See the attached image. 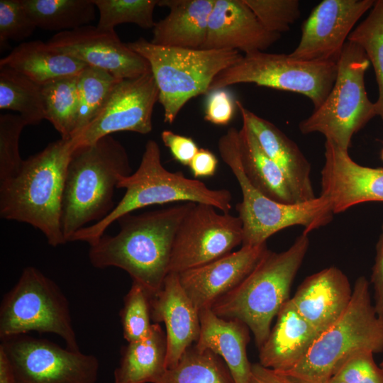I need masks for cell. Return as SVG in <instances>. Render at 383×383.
I'll return each instance as SVG.
<instances>
[{
  "instance_id": "cell-1",
  "label": "cell",
  "mask_w": 383,
  "mask_h": 383,
  "mask_svg": "<svg viewBox=\"0 0 383 383\" xmlns=\"http://www.w3.org/2000/svg\"><path fill=\"white\" fill-rule=\"evenodd\" d=\"M195 203L185 202L118 219L119 231L104 234L89 246L94 267H115L126 271L150 296L162 288L168 274L174 239L182 219Z\"/></svg>"
},
{
  "instance_id": "cell-2",
  "label": "cell",
  "mask_w": 383,
  "mask_h": 383,
  "mask_svg": "<svg viewBox=\"0 0 383 383\" xmlns=\"http://www.w3.org/2000/svg\"><path fill=\"white\" fill-rule=\"evenodd\" d=\"M70 140L59 139L23 160L18 171L0 182V216L28 223L52 247L67 243L62 229V205Z\"/></svg>"
},
{
  "instance_id": "cell-3",
  "label": "cell",
  "mask_w": 383,
  "mask_h": 383,
  "mask_svg": "<svg viewBox=\"0 0 383 383\" xmlns=\"http://www.w3.org/2000/svg\"><path fill=\"white\" fill-rule=\"evenodd\" d=\"M131 174L128 152L111 135L72 150L62 205V229L67 243L80 229L109 215L116 206L114 189Z\"/></svg>"
},
{
  "instance_id": "cell-4",
  "label": "cell",
  "mask_w": 383,
  "mask_h": 383,
  "mask_svg": "<svg viewBox=\"0 0 383 383\" xmlns=\"http://www.w3.org/2000/svg\"><path fill=\"white\" fill-rule=\"evenodd\" d=\"M309 247L308 234L302 233L286 250H268L253 270L218 298L211 309L219 317L246 324L260 348L270 333L273 318L290 299L291 286Z\"/></svg>"
},
{
  "instance_id": "cell-5",
  "label": "cell",
  "mask_w": 383,
  "mask_h": 383,
  "mask_svg": "<svg viewBox=\"0 0 383 383\" xmlns=\"http://www.w3.org/2000/svg\"><path fill=\"white\" fill-rule=\"evenodd\" d=\"M160 149L149 140L138 169L121 179L117 189L126 192L114 209L102 221L76 232L70 242L81 241L89 246L121 217L145 206L171 202H193L214 206L223 213L232 209V194L226 189H212L198 179L186 177L182 172H170L161 162Z\"/></svg>"
},
{
  "instance_id": "cell-6",
  "label": "cell",
  "mask_w": 383,
  "mask_h": 383,
  "mask_svg": "<svg viewBox=\"0 0 383 383\" xmlns=\"http://www.w3.org/2000/svg\"><path fill=\"white\" fill-rule=\"evenodd\" d=\"M383 352V316L372 302L370 283L359 277L343 315L322 332L304 357L292 368L277 372L296 383H328L337 366L360 350Z\"/></svg>"
},
{
  "instance_id": "cell-7",
  "label": "cell",
  "mask_w": 383,
  "mask_h": 383,
  "mask_svg": "<svg viewBox=\"0 0 383 383\" xmlns=\"http://www.w3.org/2000/svg\"><path fill=\"white\" fill-rule=\"evenodd\" d=\"M126 44L149 62L159 89L164 122L169 124L174 123L187 101L209 94L214 78L243 57L234 50L164 47L143 38Z\"/></svg>"
},
{
  "instance_id": "cell-8",
  "label": "cell",
  "mask_w": 383,
  "mask_h": 383,
  "mask_svg": "<svg viewBox=\"0 0 383 383\" xmlns=\"http://www.w3.org/2000/svg\"><path fill=\"white\" fill-rule=\"evenodd\" d=\"M221 159L235 177L241 189L242 201L236 204L243 225L242 246L266 243L274 233L288 227L301 226L309 233L331 222L333 213L328 200L320 195L315 199L292 204L274 201L256 190L245 177L239 152L238 130L230 128L218 141Z\"/></svg>"
},
{
  "instance_id": "cell-9",
  "label": "cell",
  "mask_w": 383,
  "mask_h": 383,
  "mask_svg": "<svg viewBox=\"0 0 383 383\" xmlns=\"http://www.w3.org/2000/svg\"><path fill=\"white\" fill-rule=\"evenodd\" d=\"M370 62L365 51L348 40L338 60L335 80L320 106L299 123L302 134L319 133L336 147L348 150L355 133L376 116L365 89Z\"/></svg>"
},
{
  "instance_id": "cell-10",
  "label": "cell",
  "mask_w": 383,
  "mask_h": 383,
  "mask_svg": "<svg viewBox=\"0 0 383 383\" xmlns=\"http://www.w3.org/2000/svg\"><path fill=\"white\" fill-rule=\"evenodd\" d=\"M30 331L56 334L67 348L79 350L65 295L54 281L28 266L2 299L0 338Z\"/></svg>"
},
{
  "instance_id": "cell-11",
  "label": "cell",
  "mask_w": 383,
  "mask_h": 383,
  "mask_svg": "<svg viewBox=\"0 0 383 383\" xmlns=\"http://www.w3.org/2000/svg\"><path fill=\"white\" fill-rule=\"evenodd\" d=\"M338 60L305 61L289 54L256 52L243 55L212 81L209 93L240 83H251L302 94L314 109L328 96L335 80Z\"/></svg>"
},
{
  "instance_id": "cell-12",
  "label": "cell",
  "mask_w": 383,
  "mask_h": 383,
  "mask_svg": "<svg viewBox=\"0 0 383 383\" xmlns=\"http://www.w3.org/2000/svg\"><path fill=\"white\" fill-rule=\"evenodd\" d=\"M15 383H96L98 358L28 334L1 340Z\"/></svg>"
},
{
  "instance_id": "cell-13",
  "label": "cell",
  "mask_w": 383,
  "mask_h": 383,
  "mask_svg": "<svg viewBox=\"0 0 383 383\" xmlns=\"http://www.w3.org/2000/svg\"><path fill=\"white\" fill-rule=\"evenodd\" d=\"M214 206L195 203L177 231L168 273L179 274L228 253L243 242L238 216L218 213Z\"/></svg>"
},
{
  "instance_id": "cell-14",
  "label": "cell",
  "mask_w": 383,
  "mask_h": 383,
  "mask_svg": "<svg viewBox=\"0 0 383 383\" xmlns=\"http://www.w3.org/2000/svg\"><path fill=\"white\" fill-rule=\"evenodd\" d=\"M158 99L159 89L151 72L120 79L96 116L70 139L72 150L118 131L150 133L153 109Z\"/></svg>"
},
{
  "instance_id": "cell-15",
  "label": "cell",
  "mask_w": 383,
  "mask_h": 383,
  "mask_svg": "<svg viewBox=\"0 0 383 383\" xmlns=\"http://www.w3.org/2000/svg\"><path fill=\"white\" fill-rule=\"evenodd\" d=\"M374 2L321 1L304 21L299 44L289 55L305 61L338 60L354 26Z\"/></svg>"
},
{
  "instance_id": "cell-16",
  "label": "cell",
  "mask_w": 383,
  "mask_h": 383,
  "mask_svg": "<svg viewBox=\"0 0 383 383\" xmlns=\"http://www.w3.org/2000/svg\"><path fill=\"white\" fill-rule=\"evenodd\" d=\"M47 43L119 79L135 78L151 72L148 60L122 43L115 30H103L96 26L87 25L56 33Z\"/></svg>"
},
{
  "instance_id": "cell-17",
  "label": "cell",
  "mask_w": 383,
  "mask_h": 383,
  "mask_svg": "<svg viewBox=\"0 0 383 383\" xmlns=\"http://www.w3.org/2000/svg\"><path fill=\"white\" fill-rule=\"evenodd\" d=\"M325 162L321 171V195L335 213L365 202L383 201V167L359 165L348 150L325 143Z\"/></svg>"
},
{
  "instance_id": "cell-18",
  "label": "cell",
  "mask_w": 383,
  "mask_h": 383,
  "mask_svg": "<svg viewBox=\"0 0 383 383\" xmlns=\"http://www.w3.org/2000/svg\"><path fill=\"white\" fill-rule=\"evenodd\" d=\"M268 250L266 243L242 246L202 266L178 274L180 284L200 311L239 284Z\"/></svg>"
},
{
  "instance_id": "cell-19",
  "label": "cell",
  "mask_w": 383,
  "mask_h": 383,
  "mask_svg": "<svg viewBox=\"0 0 383 383\" xmlns=\"http://www.w3.org/2000/svg\"><path fill=\"white\" fill-rule=\"evenodd\" d=\"M281 38L266 30L243 0H216L208 23L204 50L265 52Z\"/></svg>"
},
{
  "instance_id": "cell-20",
  "label": "cell",
  "mask_w": 383,
  "mask_h": 383,
  "mask_svg": "<svg viewBox=\"0 0 383 383\" xmlns=\"http://www.w3.org/2000/svg\"><path fill=\"white\" fill-rule=\"evenodd\" d=\"M154 323H164L167 337V369L174 367L200 334L199 311L184 291L179 275L168 273L161 289L150 297Z\"/></svg>"
},
{
  "instance_id": "cell-21",
  "label": "cell",
  "mask_w": 383,
  "mask_h": 383,
  "mask_svg": "<svg viewBox=\"0 0 383 383\" xmlns=\"http://www.w3.org/2000/svg\"><path fill=\"white\" fill-rule=\"evenodd\" d=\"M352 296L347 276L331 266L305 278L291 301L300 315L321 333L343 315Z\"/></svg>"
},
{
  "instance_id": "cell-22",
  "label": "cell",
  "mask_w": 383,
  "mask_h": 383,
  "mask_svg": "<svg viewBox=\"0 0 383 383\" xmlns=\"http://www.w3.org/2000/svg\"><path fill=\"white\" fill-rule=\"evenodd\" d=\"M243 123L255 135L265 153L280 168L286 177L297 203L315 199L311 166L297 144L272 122L261 118L236 100Z\"/></svg>"
},
{
  "instance_id": "cell-23",
  "label": "cell",
  "mask_w": 383,
  "mask_h": 383,
  "mask_svg": "<svg viewBox=\"0 0 383 383\" xmlns=\"http://www.w3.org/2000/svg\"><path fill=\"white\" fill-rule=\"evenodd\" d=\"M270 333L259 348V363L284 372L299 363L321 334L298 312L291 299L279 309Z\"/></svg>"
},
{
  "instance_id": "cell-24",
  "label": "cell",
  "mask_w": 383,
  "mask_h": 383,
  "mask_svg": "<svg viewBox=\"0 0 383 383\" xmlns=\"http://www.w3.org/2000/svg\"><path fill=\"white\" fill-rule=\"evenodd\" d=\"M200 334L195 346L219 355L227 365L235 383H249L252 364L247 355L250 329L238 319L219 317L211 309L199 311Z\"/></svg>"
},
{
  "instance_id": "cell-25",
  "label": "cell",
  "mask_w": 383,
  "mask_h": 383,
  "mask_svg": "<svg viewBox=\"0 0 383 383\" xmlns=\"http://www.w3.org/2000/svg\"><path fill=\"white\" fill-rule=\"evenodd\" d=\"M216 0H160L169 13L155 23L152 44L172 48L201 49Z\"/></svg>"
},
{
  "instance_id": "cell-26",
  "label": "cell",
  "mask_w": 383,
  "mask_h": 383,
  "mask_svg": "<svg viewBox=\"0 0 383 383\" xmlns=\"http://www.w3.org/2000/svg\"><path fill=\"white\" fill-rule=\"evenodd\" d=\"M87 66L38 40L19 44L0 60V67L11 68L40 86L79 76Z\"/></svg>"
},
{
  "instance_id": "cell-27",
  "label": "cell",
  "mask_w": 383,
  "mask_h": 383,
  "mask_svg": "<svg viewBox=\"0 0 383 383\" xmlns=\"http://www.w3.org/2000/svg\"><path fill=\"white\" fill-rule=\"evenodd\" d=\"M167 337L160 323H152L145 338L128 342L121 351L114 383H158L166 372Z\"/></svg>"
},
{
  "instance_id": "cell-28",
  "label": "cell",
  "mask_w": 383,
  "mask_h": 383,
  "mask_svg": "<svg viewBox=\"0 0 383 383\" xmlns=\"http://www.w3.org/2000/svg\"><path fill=\"white\" fill-rule=\"evenodd\" d=\"M238 142L242 167L250 184L274 201L296 204L284 173L265 153L252 131L244 123L238 130Z\"/></svg>"
},
{
  "instance_id": "cell-29",
  "label": "cell",
  "mask_w": 383,
  "mask_h": 383,
  "mask_svg": "<svg viewBox=\"0 0 383 383\" xmlns=\"http://www.w3.org/2000/svg\"><path fill=\"white\" fill-rule=\"evenodd\" d=\"M37 28L62 31L87 26L96 18L92 0H21Z\"/></svg>"
},
{
  "instance_id": "cell-30",
  "label": "cell",
  "mask_w": 383,
  "mask_h": 383,
  "mask_svg": "<svg viewBox=\"0 0 383 383\" xmlns=\"http://www.w3.org/2000/svg\"><path fill=\"white\" fill-rule=\"evenodd\" d=\"M0 109L16 111L27 126L45 119L41 86L21 73L0 67Z\"/></svg>"
},
{
  "instance_id": "cell-31",
  "label": "cell",
  "mask_w": 383,
  "mask_h": 383,
  "mask_svg": "<svg viewBox=\"0 0 383 383\" xmlns=\"http://www.w3.org/2000/svg\"><path fill=\"white\" fill-rule=\"evenodd\" d=\"M158 383H235L232 374L218 355L201 350L194 344L177 364L167 369Z\"/></svg>"
},
{
  "instance_id": "cell-32",
  "label": "cell",
  "mask_w": 383,
  "mask_h": 383,
  "mask_svg": "<svg viewBox=\"0 0 383 383\" xmlns=\"http://www.w3.org/2000/svg\"><path fill=\"white\" fill-rule=\"evenodd\" d=\"M78 76L62 78L41 86L45 119L64 140L72 139L79 112Z\"/></svg>"
},
{
  "instance_id": "cell-33",
  "label": "cell",
  "mask_w": 383,
  "mask_h": 383,
  "mask_svg": "<svg viewBox=\"0 0 383 383\" xmlns=\"http://www.w3.org/2000/svg\"><path fill=\"white\" fill-rule=\"evenodd\" d=\"M348 40L365 51L374 68L378 87L374 109L383 121V0L375 1L368 16L352 30Z\"/></svg>"
},
{
  "instance_id": "cell-34",
  "label": "cell",
  "mask_w": 383,
  "mask_h": 383,
  "mask_svg": "<svg viewBox=\"0 0 383 383\" xmlns=\"http://www.w3.org/2000/svg\"><path fill=\"white\" fill-rule=\"evenodd\" d=\"M119 80L104 70L89 65L78 76L79 112L72 138L96 116Z\"/></svg>"
},
{
  "instance_id": "cell-35",
  "label": "cell",
  "mask_w": 383,
  "mask_h": 383,
  "mask_svg": "<svg viewBox=\"0 0 383 383\" xmlns=\"http://www.w3.org/2000/svg\"><path fill=\"white\" fill-rule=\"evenodd\" d=\"M99 12L96 27L103 30H115V26L125 23L142 28H154L155 7L158 0H92Z\"/></svg>"
},
{
  "instance_id": "cell-36",
  "label": "cell",
  "mask_w": 383,
  "mask_h": 383,
  "mask_svg": "<svg viewBox=\"0 0 383 383\" xmlns=\"http://www.w3.org/2000/svg\"><path fill=\"white\" fill-rule=\"evenodd\" d=\"M150 299L147 291L133 282L120 312L123 335L128 343L143 339L150 334L152 326Z\"/></svg>"
},
{
  "instance_id": "cell-37",
  "label": "cell",
  "mask_w": 383,
  "mask_h": 383,
  "mask_svg": "<svg viewBox=\"0 0 383 383\" xmlns=\"http://www.w3.org/2000/svg\"><path fill=\"white\" fill-rule=\"evenodd\" d=\"M26 126L18 114L0 115V182L14 175L23 163L19 141Z\"/></svg>"
},
{
  "instance_id": "cell-38",
  "label": "cell",
  "mask_w": 383,
  "mask_h": 383,
  "mask_svg": "<svg viewBox=\"0 0 383 383\" xmlns=\"http://www.w3.org/2000/svg\"><path fill=\"white\" fill-rule=\"evenodd\" d=\"M264 28L280 34L289 30L300 16L298 0H243Z\"/></svg>"
},
{
  "instance_id": "cell-39",
  "label": "cell",
  "mask_w": 383,
  "mask_h": 383,
  "mask_svg": "<svg viewBox=\"0 0 383 383\" xmlns=\"http://www.w3.org/2000/svg\"><path fill=\"white\" fill-rule=\"evenodd\" d=\"M36 26L21 0L0 1V44L8 40L21 41L31 35Z\"/></svg>"
},
{
  "instance_id": "cell-40",
  "label": "cell",
  "mask_w": 383,
  "mask_h": 383,
  "mask_svg": "<svg viewBox=\"0 0 383 383\" xmlns=\"http://www.w3.org/2000/svg\"><path fill=\"white\" fill-rule=\"evenodd\" d=\"M370 350L353 353L335 368L333 377L346 383H383V370Z\"/></svg>"
},
{
  "instance_id": "cell-41",
  "label": "cell",
  "mask_w": 383,
  "mask_h": 383,
  "mask_svg": "<svg viewBox=\"0 0 383 383\" xmlns=\"http://www.w3.org/2000/svg\"><path fill=\"white\" fill-rule=\"evenodd\" d=\"M235 106V101L226 88L211 91L207 97L204 119L215 125H227L233 116Z\"/></svg>"
},
{
  "instance_id": "cell-42",
  "label": "cell",
  "mask_w": 383,
  "mask_h": 383,
  "mask_svg": "<svg viewBox=\"0 0 383 383\" xmlns=\"http://www.w3.org/2000/svg\"><path fill=\"white\" fill-rule=\"evenodd\" d=\"M161 139L170 150L174 159L183 165L189 166L199 150L192 138L177 134L169 130H165L161 133Z\"/></svg>"
},
{
  "instance_id": "cell-43",
  "label": "cell",
  "mask_w": 383,
  "mask_h": 383,
  "mask_svg": "<svg viewBox=\"0 0 383 383\" xmlns=\"http://www.w3.org/2000/svg\"><path fill=\"white\" fill-rule=\"evenodd\" d=\"M374 289V307L379 316H383V223L376 244V256L371 274Z\"/></svg>"
},
{
  "instance_id": "cell-44",
  "label": "cell",
  "mask_w": 383,
  "mask_h": 383,
  "mask_svg": "<svg viewBox=\"0 0 383 383\" xmlns=\"http://www.w3.org/2000/svg\"><path fill=\"white\" fill-rule=\"evenodd\" d=\"M189 166L195 178L211 177L216 171L218 159L209 150L200 148Z\"/></svg>"
},
{
  "instance_id": "cell-45",
  "label": "cell",
  "mask_w": 383,
  "mask_h": 383,
  "mask_svg": "<svg viewBox=\"0 0 383 383\" xmlns=\"http://www.w3.org/2000/svg\"><path fill=\"white\" fill-rule=\"evenodd\" d=\"M249 383H296L289 377L267 368L259 362L252 364Z\"/></svg>"
},
{
  "instance_id": "cell-46",
  "label": "cell",
  "mask_w": 383,
  "mask_h": 383,
  "mask_svg": "<svg viewBox=\"0 0 383 383\" xmlns=\"http://www.w3.org/2000/svg\"><path fill=\"white\" fill-rule=\"evenodd\" d=\"M0 383H15L10 364L0 350Z\"/></svg>"
},
{
  "instance_id": "cell-47",
  "label": "cell",
  "mask_w": 383,
  "mask_h": 383,
  "mask_svg": "<svg viewBox=\"0 0 383 383\" xmlns=\"http://www.w3.org/2000/svg\"><path fill=\"white\" fill-rule=\"evenodd\" d=\"M328 383H346L340 379L332 377Z\"/></svg>"
},
{
  "instance_id": "cell-48",
  "label": "cell",
  "mask_w": 383,
  "mask_h": 383,
  "mask_svg": "<svg viewBox=\"0 0 383 383\" xmlns=\"http://www.w3.org/2000/svg\"><path fill=\"white\" fill-rule=\"evenodd\" d=\"M381 158H382V160H383V149H382V150L381 151Z\"/></svg>"
},
{
  "instance_id": "cell-49",
  "label": "cell",
  "mask_w": 383,
  "mask_h": 383,
  "mask_svg": "<svg viewBox=\"0 0 383 383\" xmlns=\"http://www.w3.org/2000/svg\"><path fill=\"white\" fill-rule=\"evenodd\" d=\"M379 366H380V367H382V369L383 370V361L380 363V365H379Z\"/></svg>"
}]
</instances>
